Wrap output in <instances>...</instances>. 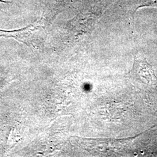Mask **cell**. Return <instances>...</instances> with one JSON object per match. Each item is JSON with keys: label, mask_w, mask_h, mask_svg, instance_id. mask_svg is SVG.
Here are the masks:
<instances>
[{"label": "cell", "mask_w": 157, "mask_h": 157, "mask_svg": "<svg viewBox=\"0 0 157 157\" xmlns=\"http://www.w3.org/2000/svg\"><path fill=\"white\" fill-rule=\"evenodd\" d=\"M149 4H151V6H157V0H149Z\"/></svg>", "instance_id": "3"}, {"label": "cell", "mask_w": 157, "mask_h": 157, "mask_svg": "<svg viewBox=\"0 0 157 157\" xmlns=\"http://www.w3.org/2000/svg\"><path fill=\"white\" fill-rule=\"evenodd\" d=\"M8 3H11V1H3V0H0V10L2 11L3 7L6 4H7Z\"/></svg>", "instance_id": "2"}, {"label": "cell", "mask_w": 157, "mask_h": 157, "mask_svg": "<svg viewBox=\"0 0 157 157\" xmlns=\"http://www.w3.org/2000/svg\"><path fill=\"white\" fill-rule=\"evenodd\" d=\"M128 78L138 89L147 91H157V78L151 66L145 58L135 57L132 69Z\"/></svg>", "instance_id": "1"}]
</instances>
